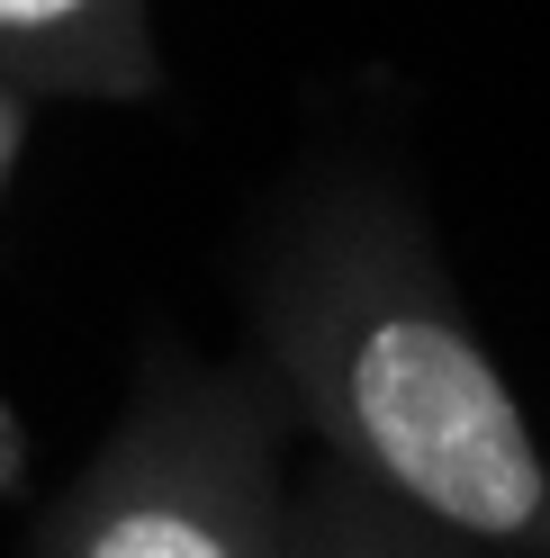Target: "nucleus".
<instances>
[{
	"label": "nucleus",
	"instance_id": "obj_1",
	"mask_svg": "<svg viewBox=\"0 0 550 558\" xmlns=\"http://www.w3.org/2000/svg\"><path fill=\"white\" fill-rule=\"evenodd\" d=\"M262 352L271 388L343 469L452 541L550 558V460L388 198L343 190L307 207L262 279Z\"/></svg>",
	"mask_w": 550,
	"mask_h": 558
},
{
	"label": "nucleus",
	"instance_id": "obj_3",
	"mask_svg": "<svg viewBox=\"0 0 550 558\" xmlns=\"http://www.w3.org/2000/svg\"><path fill=\"white\" fill-rule=\"evenodd\" d=\"M0 82L27 99H154V0H0Z\"/></svg>",
	"mask_w": 550,
	"mask_h": 558
},
{
	"label": "nucleus",
	"instance_id": "obj_4",
	"mask_svg": "<svg viewBox=\"0 0 550 558\" xmlns=\"http://www.w3.org/2000/svg\"><path fill=\"white\" fill-rule=\"evenodd\" d=\"M289 558H452V532H433L425 513H406L388 486L325 450V469L289 505Z\"/></svg>",
	"mask_w": 550,
	"mask_h": 558
},
{
	"label": "nucleus",
	"instance_id": "obj_2",
	"mask_svg": "<svg viewBox=\"0 0 550 558\" xmlns=\"http://www.w3.org/2000/svg\"><path fill=\"white\" fill-rule=\"evenodd\" d=\"M289 397L253 369L171 361L46 513L37 558H289Z\"/></svg>",
	"mask_w": 550,
	"mask_h": 558
},
{
	"label": "nucleus",
	"instance_id": "obj_6",
	"mask_svg": "<svg viewBox=\"0 0 550 558\" xmlns=\"http://www.w3.org/2000/svg\"><path fill=\"white\" fill-rule=\"evenodd\" d=\"M19 477H27V424H19V405L0 397V496H10Z\"/></svg>",
	"mask_w": 550,
	"mask_h": 558
},
{
	"label": "nucleus",
	"instance_id": "obj_5",
	"mask_svg": "<svg viewBox=\"0 0 550 558\" xmlns=\"http://www.w3.org/2000/svg\"><path fill=\"white\" fill-rule=\"evenodd\" d=\"M19 154H27V90H10V82H0V190H10Z\"/></svg>",
	"mask_w": 550,
	"mask_h": 558
}]
</instances>
